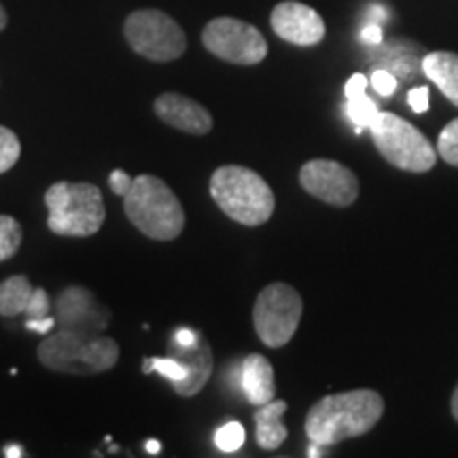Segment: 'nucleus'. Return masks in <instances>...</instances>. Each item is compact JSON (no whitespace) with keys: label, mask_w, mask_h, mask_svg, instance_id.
<instances>
[{"label":"nucleus","mask_w":458,"mask_h":458,"mask_svg":"<svg viewBox=\"0 0 458 458\" xmlns=\"http://www.w3.org/2000/svg\"><path fill=\"white\" fill-rule=\"evenodd\" d=\"M385 416V399L371 388L327 394L308 410L306 435L312 444L335 445L369 433Z\"/></svg>","instance_id":"obj_1"},{"label":"nucleus","mask_w":458,"mask_h":458,"mask_svg":"<svg viewBox=\"0 0 458 458\" xmlns=\"http://www.w3.org/2000/svg\"><path fill=\"white\" fill-rule=\"evenodd\" d=\"M145 448H147L148 454H159V450H162V444L156 442V439H151V442H147Z\"/></svg>","instance_id":"obj_34"},{"label":"nucleus","mask_w":458,"mask_h":458,"mask_svg":"<svg viewBox=\"0 0 458 458\" xmlns=\"http://www.w3.org/2000/svg\"><path fill=\"white\" fill-rule=\"evenodd\" d=\"M286 408H289L286 401L272 399L267 403L259 405V410L253 414L257 425L255 439L261 450H278L284 444V439L289 437V431H286L283 422Z\"/></svg>","instance_id":"obj_16"},{"label":"nucleus","mask_w":458,"mask_h":458,"mask_svg":"<svg viewBox=\"0 0 458 458\" xmlns=\"http://www.w3.org/2000/svg\"><path fill=\"white\" fill-rule=\"evenodd\" d=\"M365 91H368V77H365V74H360V72L352 74V77L346 81V88H344V94H346V98L365 94Z\"/></svg>","instance_id":"obj_29"},{"label":"nucleus","mask_w":458,"mask_h":458,"mask_svg":"<svg viewBox=\"0 0 458 458\" xmlns=\"http://www.w3.org/2000/svg\"><path fill=\"white\" fill-rule=\"evenodd\" d=\"M142 371H145V374L157 371V374H162L164 377H168L172 385H176V382H182L187 377V368L181 363L179 359H174V357H168V359H157V357L145 359V363H142Z\"/></svg>","instance_id":"obj_21"},{"label":"nucleus","mask_w":458,"mask_h":458,"mask_svg":"<svg viewBox=\"0 0 458 458\" xmlns=\"http://www.w3.org/2000/svg\"><path fill=\"white\" fill-rule=\"evenodd\" d=\"M437 156L458 168V117L445 125L437 140Z\"/></svg>","instance_id":"obj_23"},{"label":"nucleus","mask_w":458,"mask_h":458,"mask_svg":"<svg viewBox=\"0 0 458 458\" xmlns=\"http://www.w3.org/2000/svg\"><path fill=\"white\" fill-rule=\"evenodd\" d=\"M303 314V300L291 284L272 283L257 295L253 325L267 348H283L295 335Z\"/></svg>","instance_id":"obj_8"},{"label":"nucleus","mask_w":458,"mask_h":458,"mask_svg":"<svg viewBox=\"0 0 458 458\" xmlns=\"http://www.w3.org/2000/svg\"><path fill=\"white\" fill-rule=\"evenodd\" d=\"M246 433L240 422H227L215 435V444L221 452H238L244 445Z\"/></svg>","instance_id":"obj_24"},{"label":"nucleus","mask_w":458,"mask_h":458,"mask_svg":"<svg viewBox=\"0 0 458 458\" xmlns=\"http://www.w3.org/2000/svg\"><path fill=\"white\" fill-rule=\"evenodd\" d=\"M21 240H24V229L20 221L9 215H0V263L17 255Z\"/></svg>","instance_id":"obj_20"},{"label":"nucleus","mask_w":458,"mask_h":458,"mask_svg":"<svg viewBox=\"0 0 458 458\" xmlns=\"http://www.w3.org/2000/svg\"><path fill=\"white\" fill-rule=\"evenodd\" d=\"M125 41L151 62H174L187 51V34L174 17L159 9H139L125 17Z\"/></svg>","instance_id":"obj_7"},{"label":"nucleus","mask_w":458,"mask_h":458,"mask_svg":"<svg viewBox=\"0 0 458 458\" xmlns=\"http://www.w3.org/2000/svg\"><path fill=\"white\" fill-rule=\"evenodd\" d=\"M242 391L250 405L267 403L276 397L274 368L263 354H249L242 363Z\"/></svg>","instance_id":"obj_15"},{"label":"nucleus","mask_w":458,"mask_h":458,"mask_svg":"<svg viewBox=\"0 0 458 458\" xmlns=\"http://www.w3.org/2000/svg\"><path fill=\"white\" fill-rule=\"evenodd\" d=\"M346 100H348L346 105L348 117H351V122L354 123V131L360 134V131L374 123V119L377 117V113L380 111H377L376 102L368 96V91H365V94L352 96V98H346Z\"/></svg>","instance_id":"obj_19"},{"label":"nucleus","mask_w":458,"mask_h":458,"mask_svg":"<svg viewBox=\"0 0 458 458\" xmlns=\"http://www.w3.org/2000/svg\"><path fill=\"white\" fill-rule=\"evenodd\" d=\"M55 320L60 329L100 334L111 323V312L100 306L96 295L83 286H68L55 301Z\"/></svg>","instance_id":"obj_11"},{"label":"nucleus","mask_w":458,"mask_h":458,"mask_svg":"<svg viewBox=\"0 0 458 458\" xmlns=\"http://www.w3.org/2000/svg\"><path fill=\"white\" fill-rule=\"evenodd\" d=\"M21 156V145L15 131L0 125V174L9 172Z\"/></svg>","instance_id":"obj_22"},{"label":"nucleus","mask_w":458,"mask_h":458,"mask_svg":"<svg viewBox=\"0 0 458 458\" xmlns=\"http://www.w3.org/2000/svg\"><path fill=\"white\" fill-rule=\"evenodd\" d=\"M49 308H51V303H49L47 291H45V289H34L30 306H28V310H26L28 318H45V317H49Z\"/></svg>","instance_id":"obj_26"},{"label":"nucleus","mask_w":458,"mask_h":458,"mask_svg":"<svg viewBox=\"0 0 458 458\" xmlns=\"http://www.w3.org/2000/svg\"><path fill=\"white\" fill-rule=\"evenodd\" d=\"M270 24L278 38L291 45H300V47H312L325 38L323 17L297 0L278 3L270 15Z\"/></svg>","instance_id":"obj_12"},{"label":"nucleus","mask_w":458,"mask_h":458,"mask_svg":"<svg viewBox=\"0 0 458 458\" xmlns=\"http://www.w3.org/2000/svg\"><path fill=\"white\" fill-rule=\"evenodd\" d=\"M300 185L320 202L346 208L357 202L359 179L351 168L334 159H310L301 165Z\"/></svg>","instance_id":"obj_10"},{"label":"nucleus","mask_w":458,"mask_h":458,"mask_svg":"<svg viewBox=\"0 0 458 458\" xmlns=\"http://www.w3.org/2000/svg\"><path fill=\"white\" fill-rule=\"evenodd\" d=\"M450 408H452V416H454V420L458 422V385H456V388H454V393H452Z\"/></svg>","instance_id":"obj_33"},{"label":"nucleus","mask_w":458,"mask_h":458,"mask_svg":"<svg viewBox=\"0 0 458 458\" xmlns=\"http://www.w3.org/2000/svg\"><path fill=\"white\" fill-rule=\"evenodd\" d=\"M371 88H374L377 94L388 96L394 94V89H397V77L391 71H386V68H377V71L371 72Z\"/></svg>","instance_id":"obj_25"},{"label":"nucleus","mask_w":458,"mask_h":458,"mask_svg":"<svg viewBox=\"0 0 458 458\" xmlns=\"http://www.w3.org/2000/svg\"><path fill=\"white\" fill-rule=\"evenodd\" d=\"M408 105L411 106V111L418 113V114L428 111V88H427V85H420V88L410 89Z\"/></svg>","instance_id":"obj_28"},{"label":"nucleus","mask_w":458,"mask_h":458,"mask_svg":"<svg viewBox=\"0 0 458 458\" xmlns=\"http://www.w3.org/2000/svg\"><path fill=\"white\" fill-rule=\"evenodd\" d=\"M153 111L164 123L170 128L187 131L193 136H204L213 130V114L199 105V102L187 98V96L176 94V91H165L159 94L153 102Z\"/></svg>","instance_id":"obj_13"},{"label":"nucleus","mask_w":458,"mask_h":458,"mask_svg":"<svg viewBox=\"0 0 458 458\" xmlns=\"http://www.w3.org/2000/svg\"><path fill=\"white\" fill-rule=\"evenodd\" d=\"M199 340V334H196L193 329H176L174 334V342L181 344V346H193V344H198Z\"/></svg>","instance_id":"obj_32"},{"label":"nucleus","mask_w":458,"mask_h":458,"mask_svg":"<svg viewBox=\"0 0 458 458\" xmlns=\"http://www.w3.org/2000/svg\"><path fill=\"white\" fill-rule=\"evenodd\" d=\"M131 182H134V179L128 174V172L123 170H113L111 176H108V185H111L113 193H117V196H128Z\"/></svg>","instance_id":"obj_27"},{"label":"nucleus","mask_w":458,"mask_h":458,"mask_svg":"<svg viewBox=\"0 0 458 458\" xmlns=\"http://www.w3.org/2000/svg\"><path fill=\"white\" fill-rule=\"evenodd\" d=\"M7 24H9V15H7V11H4L3 4H0V32L7 28Z\"/></svg>","instance_id":"obj_35"},{"label":"nucleus","mask_w":458,"mask_h":458,"mask_svg":"<svg viewBox=\"0 0 458 458\" xmlns=\"http://www.w3.org/2000/svg\"><path fill=\"white\" fill-rule=\"evenodd\" d=\"M320 448H323V445L312 444L310 450H308V456H323V452H320Z\"/></svg>","instance_id":"obj_37"},{"label":"nucleus","mask_w":458,"mask_h":458,"mask_svg":"<svg viewBox=\"0 0 458 458\" xmlns=\"http://www.w3.org/2000/svg\"><path fill=\"white\" fill-rule=\"evenodd\" d=\"M422 72L437 85L452 105L458 106V54L454 51H431L422 57Z\"/></svg>","instance_id":"obj_17"},{"label":"nucleus","mask_w":458,"mask_h":458,"mask_svg":"<svg viewBox=\"0 0 458 458\" xmlns=\"http://www.w3.org/2000/svg\"><path fill=\"white\" fill-rule=\"evenodd\" d=\"M37 357L43 368L57 374L91 376L117 365L119 344L100 334L60 329L45 335V340L38 344Z\"/></svg>","instance_id":"obj_3"},{"label":"nucleus","mask_w":458,"mask_h":458,"mask_svg":"<svg viewBox=\"0 0 458 458\" xmlns=\"http://www.w3.org/2000/svg\"><path fill=\"white\" fill-rule=\"evenodd\" d=\"M210 196L229 219L246 227H259L276 208L272 187L246 165H221L210 176Z\"/></svg>","instance_id":"obj_2"},{"label":"nucleus","mask_w":458,"mask_h":458,"mask_svg":"<svg viewBox=\"0 0 458 458\" xmlns=\"http://www.w3.org/2000/svg\"><path fill=\"white\" fill-rule=\"evenodd\" d=\"M47 227L55 236L88 238L100 232L106 219L102 191L91 182H54L45 191Z\"/></svg>","instance_id":"obj_5"},{"label":"nucleus","mask_w":458,"mask_h":458,"mask_svg":"<svg viewBox=\"0 0 458 458\" xmlns=\"http://www.w3.org/2000/svg\"><path fill=\"white\" fill-rule=\"evenodd\" d=\"M21 454H24V452L17 448V445H9V448L4 450V456H21Z\"/></svg>","instance_id":"obj_36"},{"label":"nucleus","mask_w":458,"mask_h":458,"mask_svg":"<svg viewBox=\"0 0 458 458\" xmlns=\"http://www.w3.org/2000/svg\"><path fill=\"white\" fill-rule=\"evenodd\" d=\"M57 320L54 317H45V318H28L26 320V329L34 331V334H43L47 335L51 329L55 327Z\"/></svg>","instance_id":"obj_30"},{"label":"nucleus","mask_w":458,"mask_h":458,"mask_svg":"<svg viewBox=\"0 0 458 458\" xmlns=\"http://www.w3.org/2000/svg\"><path fill=\"white\" fill-rule=\"evenodd\" d=\"M170 357L179 359L187 368L185 380L172 385L176 394H181V397H193V394H198L206 386V382L210 380V376H213V351H210L208 342L202 335H199L198 344H193V346H181V344L174 342L170 348Z\"/></svg>","instance_id":"obj_14"},{"label":"nucleus","mask_w":458,"mask_h":458,"mask_svg":"<svg viewBox=\"0 0 458 458\" xmlns=\"http://www.w3.org/2000/svg\"><path fill=\"white\" fill-rule=\"evenodd\" d=\"M123 210L131 225L147 238L168 242L185 229V210L174 191L153 174H140L123 196Z\"/></svg>","instance_id":"obj_4"},{"label":"nucleus","mask_w":458,"mask_h":458,"mask_svg":"<svg viewBox=\"0 0 458 458\" xmlns=\"http://www.w3.org/2000/svg\"><path fill=\"white\" fill-rule=\"evenodd\" d=\"M369 131L377 153L394 168L422 174L437 164V148L416 125L399 114L380 111Z\"/></svg>","instance_id":"obj_6"},{"label":"nucleus","mask_w":458,"mask_h":458,"mask_svg":"<svg viewBox=\"0 0 458 458\" xmlns=\"http://www.w3.org/2000/svg\"><path fill=\"white\" fill-rule=\"evenodd\" d=\"M34 286L28 276L15 274L0 283V317H17L26 314L30 306Z\"/></svg>","instance_id":"obj_18"},{"label":"nucleus","mask_w":458,"mask_h":458,"mask_svg":"<svg viewBox=\"0 0 458 458\" xmlns=\"http://www.w3.org/2000/svg\"><path fill=\"white\" fill-rule=\"evenodd\" d=\"M360 41L368 45H380L382 43V28L376 21H371L360 30Z\"/></svg>","instance_id":"obj_31"},{"label":"nucleus","mask_w":458,"mask_h":458,"mask_svg":"<svg viewBox=\"0 0 458 458\" xmlns=\"http://www.w3.org/2000/svg\"><path fill=\"white\" fill-rule=\"evenodd\" d=\"M202 43L208 54L238 66H255L266 60L267 43L249 21L236 17H216L202 30Z\"/></svg>","instance_id":"obj_9"}]
</instances>
